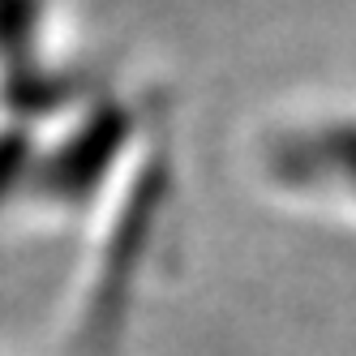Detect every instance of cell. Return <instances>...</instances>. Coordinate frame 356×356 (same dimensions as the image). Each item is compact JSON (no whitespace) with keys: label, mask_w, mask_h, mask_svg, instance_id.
Returning <instances> with one entry per match:
<instances>
[{"label":"cell","mask_w":356,"mask_h":356,"mask_svg":"<svg viewBox=\"0 0 356 356\" xmlns=\"http://www.w3.org/2000/svg\"><path fill=\"white\" fill-rule=\"evenodd\" d=\"M253 159L266 185L356 211V104H309L266 120Z\"/></svg>","instance_id":"obj_1"}]
</instances>
